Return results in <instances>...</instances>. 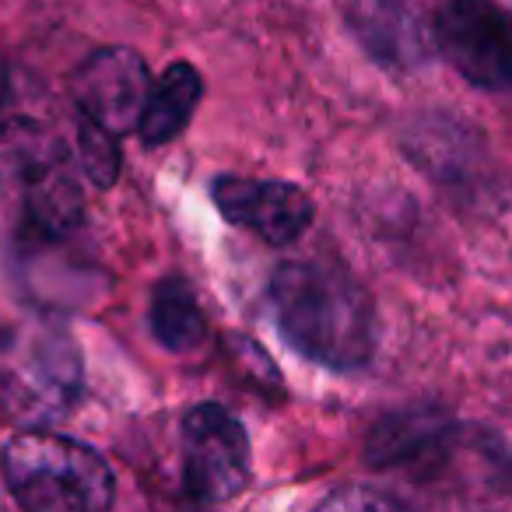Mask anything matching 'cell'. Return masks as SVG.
Instances as JSON below:
<instances>
[{"label": "cell", "instance_id": "14", "mask_svg": "<svg viewBox=\"0 0 512 512\" xmlns=\"http://www.w3.org/2000/svg\"><path fill=\"white\" fill-rule=\"evenodd\" d=\"M330 505H397V502L386 495H362V491H351V495L330 498Z\"/></svg>", "mask_w": 512, "mask_h": 512}, {"label": "cell", "instance_id": "8", "mask_svg": "<svg viewBox=\"0 0 512 512\" xmlns=\"http://www.w3.org/2000/svg\"><path fill=\"white\" fill-rule=\"evenodd\" d=\"M81 362L67 337H39L11 365V397L25 414L50 418L71 407Z\"/></svg>", "mask_w": 512, "mask_h": 512}, {"label": "cell", "instance_id": "7", "mask_svg": "<svg viewBox=\"0 0 512 512\" xmlns=\"http://www.w3.org/2000/svg\"><path fill=\"white\" fill-rule=\"evenodd\" d=\"M211 197L232 225L249 228L271 246H288L313 225V200L292 183L278 179H214Z\"/></svg>", "mask_w": 512, "mask_h": 512}, {"label": "cell", "instance_id": "12", "mask_svg": "<svg viewBox=\"0 0 512 512\" xmlns=\"http://www.w3.org/2000/svg\"><path fill=\"white\" fill-rule=\"evenodd\" d=\"M151 334L165 351H193L207 337V316L183 278H165L151 295Z\"/></svg>", "mask_w": 512, "mask_h": 512}, {"label": "cell", "instance_id": "2", "mask_svg": "<svg viewBox=\"0 0 512 512\" xmlns=\"http://www.w3.org/2000/svg\"><path fill=\"white\" fill-rule=\"evenodd\" d=\"M0 193L46 235H67L85 218L81 162L60 134L36 120L0 127Z\"/></svg>", "mask_w": 512, "mask_h": 512}, {"label": "cell", "instance_id": "1", "mask_svg": "<svg viewBox=\"0 0 512 512\" xmlns=\"http://www.w3.org/2000/svg\"><path fill=\"white\" fill-rule=\"evenodd\" d=\"M278 327L313 362L334 372L369 365L376 351V306L358 278L330 260H285L271 274Z\"/></svg>", "mask_w": 512, "mask_h": 512}, {"label": "cell", "instance_id": "11", "mask_svg": "<svg viewBox=\"0 0 512 512\" xmlns=\"http://www.w3.org/2000/svg\"><path fill=\"white\" fill-rule=\"evenodd\" d=\"M200 92H204V81H200L197 67L186 64V60H176V64L165 67L162 78L151 85L148 106H144L141 116V141L148 148H158V144H169L190 127L193 109L200 102Z\"/></svg>", "mask_w": 512, "mask_h": 512}, {"label": "cell", "instance_id": "3", "mask_svg": "<svg viewBox=\"0 0 512 512\" xmlns=\"http://www.w3.org/2000/svg\"><path fill=\"white\" fill-rule=\"evenodd\" d=\"M0 470L15 502L32 512H99L116 495L113 470L95 449L39 428L11 435Z\"/></svg>", "mask_w": 512, "mask_h": 512}, {"label": "cell", "instance_id": "15", "mask_svg": "<svg viewBox=\"0 0 512 512\" xmlns=\"http://www.w3.org/2000/svg\"><path fill=\"white\" fill-rule=\"evenodd\" d=\"M8 99H11V71L0 64V109L8 106Z\"/></svg>", "mask_w": 512, "mask_h": 512}, {"label": "cell", "instance_id": "13", "mask_svg": "<svg viewBox=\"0 0 512 512\" xmlns=\"http://www.w3.org/2000/svg\"><path fill=\"white\" fill-rule=\"evenodd\" d=\"M78 162H81V172L92 179L95 186H113L116 176H120V165H123V155H120V144H116V134L106 127H99L95 120L81 116L78 120Z\"/></svg>", "mask_w": 512, "mask_h": 512}, {"label": "cell", "instance_id": "5", "mask_svg": "<svg viewBox=\"0 0 512 512\" xmlns=\"http://www.w3.org/2000/svg\"><path fill=\"white\" fill-rule=\"evenodd\" d=\"M183 484L197 502H228L249 484V439L232 411L197 404L179 428Z\"/></svg>", "mask_w": 512, "mask_h": 512}, {"label": "cell", "instance_id": "4", "mask_svg": "<svg viewBox=\"0 0 512 512\" xmlns=\"http://www.w3.org/2000/svg\"><path fill=\"white\" fill-rule=\"evenodd\" d=\"M435 50L484 92L512 88V15L495 0H446L435 15Z\"/></svg>", "mask_w": 512, "mask_h": 512}, {"label": "cell", "instance_id": "9", "mask_svg": "<svg viewBox=\"0 0 512 512\" xmlns=\"http://www.w3.org/2000/svg\"><path fill=\"white\" fill-rule=\"evenodd\" d=\"M355 29L365 50L386 67H421L435 46V36H425L421 22L400 0H358Z\"/></svg>", "mask_w": 512, "mask_h": 512}, {"label": "cell", "instance_id": "10", "mask_svg": "<svg viewBox=\"0 0 512 512\" xmlns=\"http://www.w3.org/2000/svg\"><path fill=\"white\" fill-rule=\"evenodd\" d=\"M449 421L442 418L435 407H411V411H397L383 418L369 432L365 442V456L372 467H400V463H418L428 453L442 449L449 439Z\"/></svg>", "mask_w": 512, "mask_h": 512}, {"label": "cell", "instance_id": "6", "mask_svg": "<svg viewBox=\"0 0 512 512\" xmlns=\"http://www.w3.org/2000/svg\"><path fill=\"white\" fill-rule=\"evenodd\" d=\"M151 85L155 81L141 53L130 46H102L74 74V102L81 116L120 137L141 127Z\"/></svg>", "mask_w": 512, "mask_h": 512}]
</instances>
